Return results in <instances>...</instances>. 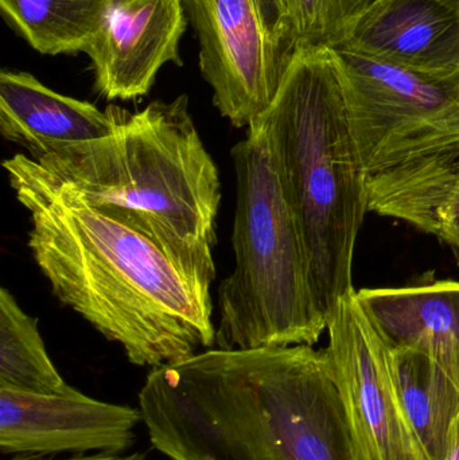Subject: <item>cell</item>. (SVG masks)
Wrapping results in <instances>:
<instances>
[{"instance_id": "16", "label": "cell", "mask_w": 459, "mask_h": 460, "mask_svg": "<svg viewBox=\"0 0 459 460\" xmlns=\"http://www.w3.org/2000/svg\"><path fill=\"white\" fill-rule=\"evenodd\" d=\"M0 389L22 394H69L38 330V319L22 310L5 287L0 289Z\"/></svg>"}, {"instance_id": "14", "label": "cell", "mask_w": 459, "mask_h": 460, "mask_svg": "<svg viewBox=\"0 0 459 460\" xmlns=\"http://www.w3.org/2000/svg\"><path fill=\"white\" fill-rule=\"evenodd\" d=\"M396 383L407 418L430 460H445L459 412V386L433 358L393 345Z\"/></svg>"}, {"instance_id": "17", "label": "cell", "mask_w": 459, "mask_h": 460, "mask_svg": "<svg viewBox=\"0 0 459 460\" xmlns=\"http://www.w3.org/2000/svg\"><path fill=\"white\" fill-rule=\"evenodd\" d=\"M380 0H279L277 26L291 49L345 45L358 22Z\"/></svg>"}, {"instance_id": "7", "label": "cell", "mask_w": 459, "mask_h": 460, "mask_svg": "<svg viewBox=\"0 0 459 460\" xmlns=\"http://www.w3.org/2000/svg\"><path fill=\"white\" fill-rule=\"evenodd\" d=\"M325 349L341 394L356 460H430L399 394L393 345L357 291L328 319Z\"/></svg>"}, {"instance_id": "6", "label": "cell", "mask_w": 459, "mask_h": 460, "mask_svg": "<svg viewBox=\"0 0 459 460\" xmlns=\"http://www.w3.org/2000/svg\"><path fill=\"white\" fill-rule=\"evenodd\" d=\"M236 174L234 268L218 287L215 348L314 346L328 330L309 262L263 127L253 121L231 151Z\"/></svg>"}, {"instance_id": "22", "label": "cell", "mask_w": 459, "mask_h": 460, "mask_svg": "<svg viewBox=\"0 0 459 460\" xmlns=\"http://www.w3.org/2000/svg\"><path fill=\"white\" fill-rule=\"evenodd\" d=\"M439 2L446 3V4L453 5V7L459 8V0H439Z\"/></svg>"}, {"instance_id": "2", "label": "cell", "mask_w": 459, "mask_h": 460, "mask_svg": "<svg viewBox=\"0 0 459 460\" xmlns=\"http://www.w3.org/2000/svg\"><path fill=\"white\" fill-rule=\"evenodd\" d=\"M3 167L29 212L27 243L54 295L131 364L156 369L215 348L212 300L153 241L65 193L30 156Z\"/></svg>"}, {"instance_id": "18", "label": "cell", "mask_w": 459, "mask_h": 460, "mask_svg": "<svg viewBox=\"0 0 459 460\" xmlns=\"http://www.w3.org/2000/svg\"><path fill=\"white\" fill-rule=\"evenodd\" d=\"M433 235L452 248L459 260V164L434 205Z\"/></svg>"}, {"instance_id": "1", "label": "cell", "mask_w": 459, "mask_h": 460, "mask_svg": "<svg viewBox=\"0 0 459 460\" xmlns=\"http://www.w3.org/2000/svg\"><path fill=\"white\" fill-rule=\"evenodd\" d=\"M139 410L172 460H356L328 357L309 345L213 348L156 367Z\"/></svg>"}, {"instance_id": "10", "label": "cell", "mask_w": 459, "mask_h": 460, "mask_svg": "<svg viewBox=\"0 0 459 460\" xmlns=\"http://www.w3.org/2000/svg\"><path fill=\"white\" fill-rule=\"evenodd\" d=\"M185 0H110L99 34L86 49L94 88L107 100L146 96L166 64L182 66Z\"/></svg>"}, {"instance_id": "3", "label": "cell", "mask_w": 459, "mask_h": 460, "mask_svg": "<svg viewBox=\"0 0 459 460\" xmlns=\"http://www.w3.org/2000/svg\"><path fill=\"white\" fill-rule=\"evenodd\" d=\"M35 162L65 193L153 241L212 300L220 172L186 94L123 111L110 137Z\"/></svg>"}, {"instance_id": "13", "label": "cell", "mask_w": 459, "mask_h": 460, "mask_svg": "<svg viewBox=\"0 0 459 460\" xmlns=\"http://www.w3.org/2000/svg\"><path fill=\"white\" fill-rule=\"evenodd\" d=\"M357 295L393 345L430 357L459 386V280L426 272L406 286Z\"/></svg>"}, {"instance_id": "8", "label": "cell", "mask_w": 459, "mask_h": 460, "mask_svg": "<svg viewBox=\"0 0 459 460\" xmlns=\"http://www.w3.org/2000/svg\"><path fill=\"white\" fill-rule=\"evenodd\" d=\"M185 7L213 104L232 126L250 127L274 102L293 49L259 0H185Z\"/></svg>"}, {"instance_id": "21", "label": "cell", "mask_w": 459, "mask_h": 460, "mask_svg": "<svg viewBox=\"0 0 459 460\" xmlns=\"http://www.w3.org/2000/svg\"><path fill=\"white\" fill-rule=\"evenodd\" d=\"M266 7L271 21L277 24L278 13H279V0H259Z\"/></svg>"}, {"instance_id": "4", "label": "cell", "mask_w": 459, "mask_h": 460, "mask_svg": "<svg viewBox=\"0 0 459 460\" xmlns=\"http://www.w3.org/2000/svg\"><path fill=\"white\" fill-rule=\"evenodd\" d=\"M255 123L269 139L304 241L315 300L328 321L356 291L353 257L369 212L368 177L333 49H294L274 102Z\"/></svg>"}, {"instance_id": "12", "label": "cell", "mask_w": 459, "mask_h": 460, "mask_svg": "<svg viewBox=\"0 0 459 460\" xmlns=\"http://www.w3.org/2000/svg\"><path fill=\"white\" fill-rule=\"evenodd\" d=\"M123 111L110 105L102 112L91 102L57 93L30 73H0V134L34 161L110 137Z\"/></svg>"}, {"instance_id": "5", "label": "cell", "mask_w": 459, "mask_h": 460, "mask_svg": "<svg viewBox=\"0 0 459 460\" xmlns=\"http://www.w3.org/2000/svg\"><path fill=\"white\" fill-rule=\"evenodd\" d=\"M368 177V209L428 233L459 164V70L428 75L333 49Z\"/></svg>"}, {"instance_id": "11", "label": "cell", "mask_w": 459, "mask_h": 460, "mask_svg": "<svg viewBox=\"0 0 459 460\" xmlns=\"http://www.w3.org/2000/svg\"><path fill=\"white\" fill-rule=\"evenodd\" d=\"M339 49L428 75L459 70V8L439 0H380Z\"/></svg>"}, {"instance_id": "15", "label": "cell", "mask_w": 459, "mask_h": 460, "mask_svg": "<svg viewBox=\"0 0 459 460\" xmlns=\"http://www.w3.org/2000/svg\"><path fill=\"white\" fill-rule=\"evenodd\" d=\"M110 0H0L8 26L43 56L85 53Z\"/></svg>"}, {"instance_id": "9", "label": "cell", "mask_w": 459, "mask_h": 460, "mask_svg": "<svg viewBox=\"0 0 459 460\" xmlns=\"http://www.w3.org/2000/svg\"><path fill=\"white\" fill-rule=\"evenodd\" d=\"M142 412L73 389L45 396L0 389V451L18 456L123 454L135 443Z\"/></svg>"}, {"instance_id": "19", "label": "cell", "mask_w": 459, "mask_h": 460, "mask_svg": "<svg viewBox=\"0 0 459 460\" xmlns=\"http://www.w3.org/2000/svg\"><path fill=\"white\" fill-rule=\"evenodd\" d=\"M10 460H57L43 458L40 456H19ZM61 460H146V454L134 453V454H108L97 453L94 456H73V458L61 459Z\"/></svg>"}, {"instance_id": "20", "label": "cell", "mask_w": 459, "mask_h": 460, "mask_svg": "<svg viewBox=\"0 0 459 460\" xmlns=\"http://www.w3.org/2000/svg\"><path fill=\"white\" fill-rule=\"evenodd\" d=\"M445 460H459V412L455 416V423L450 429L449 442H447L446 456Z\"/></svg>"}]
</instances>
